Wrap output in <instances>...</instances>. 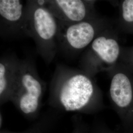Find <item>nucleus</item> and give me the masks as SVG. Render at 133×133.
Listing matches in <instances>:
<instances>
[{
  "instance_id": "11",
  "label": "nucleus",
  "mask_w": 133,
  "mask_h": 133,
  "mask_svg": "<svg viewBox=\"0 0 133 133\" xmlns=\"http://www.w3.org/2000/svg\"><path fill=\"white\" fill-rule=\"evenodd\" d=\"M119 62L124 65L133 74V46H122Z\"/></svg>"
},
{
  "instance_id": "4",
  "label": "nucleus",
  "mask_w": 133,
  "mask_h": 133,
  "mask_svg": "<svg viewBox=\"0 0 133 133\" xmlns=\"http://www.w3.org/2000/svg\"><path fill=\"white\" fill-rule=\"evenodd\" d=\"M59 23L58 53L68 58L82 53L99 35L113 26L109 19L101 16L74 24Z\"/></svg>"
},
{
  "instance_id": "8",
  "label": "nucleus",
  "mask_w": 133,
  "mask_h": 133,
  "mask_svg": "<svg viewBox=\"0 0 133 133\" xmlns=\"http://www.w3.org/2000/svg\"><path fill=\"white\" fill-rule=\"evenodd\" d=\"M96 1L43 0L44 5L60 23L74 24L99 17L95 9Z\"/></svg>"
},
{
  "instance_id": "1",
  "label": "nucleus",
  "mask_w": 133,
  "mask_h": 133,
  "mask_svg": "<svg viewBox=\"0 0 133 133\" xmlns=\"http://www.w3.org/2000/svg\"><path fill=\"white\" fill-rule=\"evenodd\" d=\"M52 77L57 99L66 111L84 109L97 98L98 88L94 77L81 69L57 65Z\"/></svg>"
},
{
  "instance_id": "2",
  "label": "nucleus",
  "mask_w": 133,
  "mask_h": 133,
  "mask_svg": "<svg viewBox=\"0 0 133 133\" xmlns=\"http://www.w3.org/2000/svg\"><path fill=\"white\" fill-rule=\"evenodd\" d=\"M30 38L37 52L49 64L58 53L59 21L44 5L43 0L26 1Z\"/></svg>"
},
{
  "instance_id": "9",
  "label": "nucleus",
  "mask_w": 133,
  "mask_h": 133,
  "mask_svg": "<svg viewBox=\"0 0 133 133\" xmlns=\"http://www.w3.org/2000/svg\"><path fill=\"white\" fill-rule=\"evenodd\" d=\"M20 59L14 53L5 54L0 60V96L1 102L11 99Z\"/></svg>"
},
{
  "instance_id": "3",
  "label": "nucleus",
  "mask_w": 133,
  "mask_h": 133,
  "mask_svg": "<svg viewBox=\"0 0 133 133\" xmlns=\"http://www.w3.org/2000/svg\"><path fill=\"white\" fill-rule=\"evenodd\" d=\"M114 26L101 34L82 53L80 69L94 77L102 71L109 72L119 62L122 46Z\"/></svg>"
},
{
  "instance_id": "6",
  "label": "nucleus",
  "mask_w": 133,
  "mask_h": 133,
  "mask_svg": "<svg viewBox=\"0 0 133 133\" xmlns=\"http://www.w3.org/2000/svg\"><path fill=\"white\" fill-rule=\"evenodd\" d=\"M108 72L112 104L125 125L133 127V74L119 62Z\"/></svg>"
},
{
  "instance_id": "5",
  "label": "nucleus",
  "mask_w": 133,
  "mask_h": 133,
  "mask_svg": "<svg viewBox=\"0 0 133 133\" xmlns=\"http://www.w3.org/2000/svg\"><path fill=\"white\" fill-rule=\"evenodd\" d=\"M44 86L33 60L29 57L20 59L11 99L24 114L34 113L38 109Z\"/></svg>"
},
{
  "instance_id": "7",
  "label": "nucleus",
  "mask_w": 133,
  "mask_h": 133,
  "mask_svg": "<svg viewBox=\"0 0 133 133\" xmlns=\"http://www.w3.org/2000/svg\"><path fill=\"white\" fill-rule=\"evenodd\" d=\"M0 34L9 40L30 38L26 1H0Z\"/></svg>"
},
{
  "instance_id": "10",
  "label": "nucleus",
  "mask_w": 133,
  "mask_h": 133,
  "mask_svg": "<svg viewBox=\"0 0 133 133\" xmlns=\"http://www.w3.org/2000/svg\"><path fill=\"white\" fill-rule=\"evenodd\" d=\"M118 28L125 33L133 34V0L119 1Z\"/></svg>"
}]
</instances>
